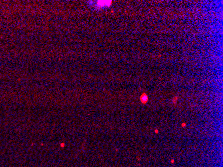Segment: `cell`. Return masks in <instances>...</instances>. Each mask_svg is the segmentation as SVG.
<instances>
[{"instance_id": "obj_1", "label": "cell", "mask_w": 223, "mask_h": 167, "mask_svg": "<svg viewBox=\"0 0 223 167\" xmlns=\"http://www.w3.org/2000/svg\"><path fill=\"white\" fill-rule=\"evenodd\" d=\"M91 5L95 6L96 8H106L111 6V1H97V2H89Z\"/></svg>"}]
</instances>
